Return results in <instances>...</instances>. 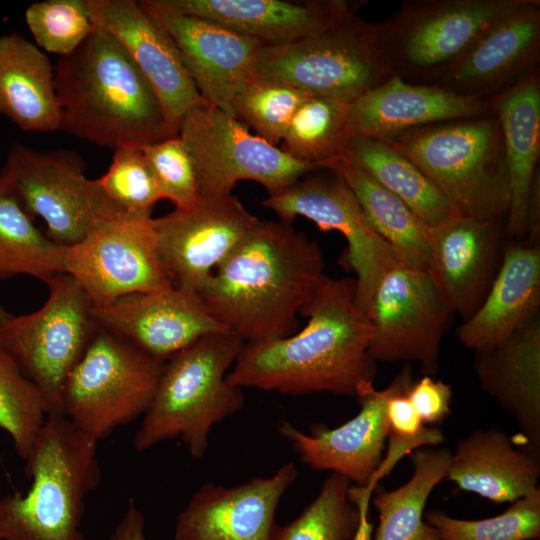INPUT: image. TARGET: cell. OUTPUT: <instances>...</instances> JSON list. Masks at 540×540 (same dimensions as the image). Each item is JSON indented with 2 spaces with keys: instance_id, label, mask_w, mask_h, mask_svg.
Masks as SVG:
<instances>
[{
  "instance_id": "obj_1",
  "label": "cell",
  "mask_w": 540,
  "mask_h": 540,
  "mask_svg": "<svg viewBox=\"0 0 540 540\" xmlns=\"http://www.w3.org/2000/svg\"><path fill=\"white\" fill-rule=\"evenodd\" d=\"M355 278L328 277L302 316L300 331L280 339L245 342L227 381L291 396L318 392L357 397L374 385L377 362L371 328L356 303Z\"/></svg>"
},
{
  "instance_id": "obj_2",
  "label": "cell",
  "mask_w": 540,
  "mask_h": 540,
  "mask_svg": "<svg viewBox=\"0 0 540 540\" xmlns=\"http://www.w3.org/2000/svg\"><path fill=\"white\" fill-rule=\"evenodd\" d=\"M328 277L319 244L280 220H258L197 292L244 342L287 337Z\"/></svg>"
},
{
  "instance_id": "obj_3",
  "label": "cell",
  "mask_w": 540,
  "mask_h": 540,
  "mask_svg": "<svg viewBox=\"0 0 540 540\" xmlns=\"http://www.w3.org/2000/svg\"><path fill=\"white\" fill-rule=\"evenodd\" d=\"M54 74L60 130L113 150L172 138L153 88L108 32L95 27Z\"/></svg>"
},
{
  "instance_id": "obj_4",
  "label": "cell",
  "mask_w": 540,
  "mask_h": 540,
  "mask_svg": "<svg viewBox=\"0 0 540 540\" xmlns=\"http://www.w3.org/2000/svg\"><path fill=\"white\" fill-rule=\"evenodd\" d=\"M97 444L65 417H46L25 460L30 489L0 499V540H85V498L101 481Z\"/></svg>"
},
{
  "instance_id": "obj_5",
  "label": "cell",
  "mask_w": 540,
  "mask_h": 540,
  "mask_svg": "<svg viewBox=\"0 0 540 540\" xmlns=\"http://www.w3.org/2000/svg\"><path fill=\"white\" fill-rule=\"evenodd\" d=\"M244 343L231 332L214 333L166 360L135 434V450L181 438L192 458L205 457L212 427L245 405L243 389L227 381Z\"/></svg>"
},
{
  "instance_id": "obj_6",
  "label": "cell",
  "mask_w": 540,
  "mask_h": 540,
  "mask_svg": "<svg viewBox=\"0 0 540 540\" xmlns=\"http://www.w3.org/2000/svg\"><path fill=\"white\" fill-rule=\"evenodd\" d=\"M387 144L420 169L457 214L505 222L509 176L493 114L412 129Z\"/></svg>"
},
{
  "instance_id": "obj_7",
  "label": "cell",
  "mask_w": 540,
  "mask_h": 540,
  "mask_svg": "<svg viewBox=\"0 0 540 540\" xmlns=\"http://www.w3.org/2000/svg\"><path fill=\"white\" fill-rule=\"evenodd\" d=\"M392 75L380 24L358 15L295 42L262 45L255 65L257 77L347 103Z\"/></svg>"
},
{
  "instance_id": "obj_8",
  "label": "cell",
  "mask_w": 540,
  "mask_h": 540,
  "mask_svg": "<svg viewBox=\"0 0 540 540\" xmlns=\"http://www.w3.org/2000/svg\"><path fill=\"white\" fill-rule=\"evenodd\" d=\"M164 362L97 323L61 395L62 416L94 441L147 411Z\"/></svg>"
},
{
  "instance_id": "obj_9",
  "label": "cell",
  "mask_w": 540,
  "mask_h": 540,
  "mask_svg": "<svg viewBox=\"0 0 540 540\" xmlns=\"http://www.w3.org/2000/svg\"><path fill=\"white\" fill-rule=\"evenodd\" d=\"M522 0H409L379 22L388 62L401 79L437 85L495 21Z\"/></svg>"
},
{
  "instance_id": "obj_10",
  "label": "cell",
  "mask_w": 540,
  "mask_h": 540,
  "mask_svg": "<svg viewBox=\"0 0 540 540\" xmlns=\"http://www.w3.org/2000/svg\"><path fill=\"white\" fill-rule=\"evenodd\" d=\"M38 310L14 316L0 329V347L41 392L47 417L62 416L65 380L86 349L97 322L93 304L64 273L49 285Z\"/></svg>"
},
{
  "instance_id": "obj_11",
  "label": "cell",
  "mask_w": 540,
  "mask_h": 540,
  "mask_svg": "<svg viewBox=\"0 0 540 540\" xmlns=\"http://www.w3.org/2000/svg\"><path fill=\"white\" fill-rule=\"evenodd\" d=\"M178 136L193 160L200 195L231 194L237 182L249 180L274 196L325 169L292 158L204 99L186 113Z\"/></svg>"
},
{
  "instance_id": "obj_12",
  "label": "cell",
  "mask_w": 540,
  "mask_h": 540,
  "mask_svg": "<svg viewBox=\"0 0 540 540\" xmlns=\"http://www.w3.org/2000/svg\"><path fill=\"white\" fill-rule=\"evenodd\" d=\"M0 176L29 215L45 221L49 239L60 246L73 245L98 225L128 212L65 152H39L15 144Z\"/></svg>"
},
{
  "instance_id": "obj_13",
  "label": "cell",
  "mask_w": 540,
  "mask_h": 540,
  "mask_svg": "<svg viewBox=\"0 0 540 540\" xmlns=\"http://www.w3.org/2000/svg\"><path fill=\"white\" fill-rule=\"evenodd\" d=\"M454 315L429 272L399 264L380 279L367 304L369 353L376 362H418L430 376Z\"/></svg>"
},
{
  "instance_id": "obj_14",
  "label": "cell",
  "mask_w": 540,
  "mask_h": 540,
  "mask_svg": "<svg viewBox=\"0 0 540 540\" xmlns=\"http://www.w3.org/2000/svg\"><path fill=\"white\" fill-rule=\"evenodd\" d=\"M63 266L96 308L173 285L159 256L151 211L125 212L63 246Z\"/></svg>"
},
{
  "instance_id": "obj_15",
  "label": "cell",
  "mask_w": 540,
  "mask_h": 540,
  "mask_svg": "<svg viewBox=\"0 0 540 540\" xmlns=\"http://www.w3.org/2000/svg\"><path fill=\"white\" fill-rule=\"evenodd\" d=\"M261 205L282 222L293 224L300 216L323 231H337L345 237V260L356 275V303L364 314L380 279L402 264L371 227L351 190L334 173L302 177L281 193L268 196Z\"/></svg>"
},
{
  "instance_id": "obj_16",
  "label": "cell",
  "mask_w": 540,
  "mask_h": 540,
  "mask_svg": "<svg viewBox=\"0 0 540 540\" xmlns=\"http://www.w3.org/2000/svg\"><path fill=\"white\" fill-rule=\"evenodd\" d=\"M258 220L232 194L199 195L190 208L154 218L159 256L172 284L198 292Z\"/></svg>"
},
{
  "instance_id": "obj_17",
  "label": "cell",
  "mask_w": 540,
  "mask_h": 540,
  "mask_svg": "<svg viewBox=\"0 0 540 540\" xmlns=\"http://www.w3.org/2000/svg\"><path fill=\"white\" fill-rule=\"evenodd\" d=\"M413 383L412 369L405 366L386 388L367 386L357 396L360 411L342 425L330 429L313 424L310 434H306L283 420L277 424V431L310 468L330 470L354 485L366 486L383 459L388 401Z\"/></svg>"
},
{
  "instance_id": "obj_18",
  "label": "cell",
  "mask_w": 540,
  "mask_h": 540,
  "mask_svg": "<svg viewBox=\"0 0 540 540\" xmlns=\"http://www.w3.org/2000/svg\"><path fill=\"white\" fill-rule=\"evenodd\" d=\"M86 3L93 25L120 42L153 88L170 137L178 136L184 116L203 98L170 35L138 1Z\"/></svg>"
},
{
  "instance_id": "obj_19",
  "label": "cell",
  "mask_w": 540,
  "mask_h": 540,
  "mask_svg": "<svg viewBox=\"0 0 540 540\" xmlns=\"http://www.w3.org/2000/svg\"><path fill=\"white\" fill-rule=\"evenodd\" d=\"M292 462L272 476L255 477L233 487L207 482L179 514L175 540H274L280 500L295 482Z\"/></svg>"
},
{
  "instance_id": "obj_20",
  "label": "cell",
  "mask_w": 540,
  "mask_h": 540,
  "mask_svg": "<svg viewBox=\"0 0 540 540\" xmlns=\"http://www.w3.org/2000/svg\"><path fill=\"white\" fill-rule=\"evenodd\" d=\"M147 10L198 17L264 45L321 33L353 16L364 1L349 0H141Z\"/></svg>"
},
{
  "instance_id": "obj_21",
  "label": "cell",
  "mask_w": 540,
  "mask_h": 540,
  "mask_svg": "<svg viewBox=\"0 0 540 540\" xmlns=\"http://www.w3.org/2000/svg\"><path fill=\"white\" fill-rule=\"evenodd\" d=\"M93 315L99 325L162 362L206 335L228 331L196 291L174 285L93 306Z\"/></svg>"
},
{
  "instance_id": "obj_22",
  "label": "cell",
  "mask_w": 540,
  "mask_h": 540,
  "mask_svg": "<svg viewBox=\"0 0 540 540\" xmlns=\"http://www.w3.org/2000/svg\"><path fill=\"white\" fill-rule=\"evenodd\" d=\"M144 10L170 35L201 97L234 116L264 44L198 17Z\"/></svg>"
},
{
  "instance_id": "obj_23",
  "label": "cell",
  "mask_w": 540,
  "mask_h": 540,
  "mask_svg": "<svg viewBox=\"0 0 540 540\" xmlns=\"http://www.w3.org/2000/svg\"><path fill=\"white\" fill-rule=\"evenodd\" d=\"M540 1L522 0L495 21L437 84L486 100L538 68Z\"/></svg>"
},
{
  "instance_id": "obj_24",
  "label": "cell",
  "mask_w": 540,
  "mask_h": 540,
  "mask_svg": "<svg viewBox=\"0 0 540 540\" xmlns=\"http://www.w3.org/2000/svg\"><path fill=\"white\" fill-rule=\"evenodd\" d=\"M430 232V274L464 321L479 308L498 272L504 227L496 221L455 215Z\"/></svg>"
},
{
  "instance_id": "obj_25",
  "label": "cell",
  "mask_w": 540,
  "mask_h": 540,
  "mask_svg": "<svg viewBox=\"0 0 540 540\" xmlns=\"http://www.w3.org/2000/svg\"><path fill=\"white\" fill-rule=\"evenodd\" d=\"M487 100L392 75L349 104L353 135L388 143L427 125L491 115Z\"/></svg>"
},
{
  "instance_id": "obj_26",
  "label": "cell",
  "mask_w": 540,
  "mask_h": 540,
  "mask_svg": "<svg viewBox=\"0 0 540 540\" xmlns=\"http://www.w3.org/2000/svg\"><path fill=\"white\" fill-rule=\"evenodd\" d=\"M540 246L510 243L479 308L457 329L460 343L475 352L490 350L539 315Z\"/></svg>"
},
{
  "instance_id": "obj_27",
  "label": "cell",
  "mask_w": 540,
  "mask_h": 540,
  "mask_svg": "<svg viewBox=\"0 0 540 540\" xmlns=\"http://www.w3.org/2000/svg\"><path fill=\"white\" fill-rule=\"evenodd\" d=\"M498 119L509 176V207L504 235L526 239L527 205L531 185L539 171L540 73L536 68L486 99Z\"/></svg>"
},
{
  "instance_id": "obj_28",
  "label": "cell",
  "mask_w": 540,
  "mask_h": 540,
  "mask_svg": "<svg viewBox=\"0 0 540 540\" xmlns=\"http://www.w3.org/2000/svg\"><path fill=\"white\" fill-rule=\"evenodd\" d=\"M473 366L481 388L515 419L524 448L540 455V315L475 352Z\"/></svg>"
},
{
  "instance_id": "obj_29",
  "label": "cell",
  "mask_w": 540,
  "mask_h": 540,
  "mask_svg": "<svg viewBox=\"0 0 540 540\" xmlns=\"http://www.w3.org/2000/svg\"><path fill=\"white\" fill-rule=\"evenodd\" d=\"M540 455L517 449L497 428L473 431L451 454L445 479L495 503L523 498L538 488Z\"/></svg>"
},
{
  "instance_id": "obj_30",
  "label": "cell",
  "mask_w": 540,
  "mask_h": 540,
  "mask_svg": "<svg viewBox=\"0 0 540 540\" xmlns=\"http://www.w3.org/2000/svg\"><path fill=\"white\" fill-rule=\"evenodd\" d=\"M0 113L24 131L60 130L54 67L39 47L17 33L0 36Z\"/></svg>"
},
{
  "instance_id": "obj_31",
  "label": "cell",
  "mask_w": 540,
  "mask_h": 540,
  "mask_svg": "<svg viewBox=\"0 0 540 540\" xmlns=\"http://www.w3.org/2000/svg\"><path fill=\"white\" fill-rule=\"evenodd\" d=\"M327 169L348 186L371 227L392 247L401 263L430 273V227L345 152L331 160Z\"/></svg>"
},
{
  "instance_id": "obj_32",
  "label": "cell",
  "mask_w": 540,
  "mask_h": 540,
  "mask_svg": "<svg viewBox=\"0 0 540 540\" xmlns=\"http://www.w3.org/2000/svg\"><path fill=\"white\" fill-rule=\"evenodd\" d=\"M447 448H419L411 453L412 477L392 490H378L372 499L379 514L374 540H440L424 520L433 489L446 477L451 456Z\"/></svg>"
},
{
  "instance_id": "obj_33",
  "label": "cell",
  "mask_w": 540,
  "mask_h": 540,
  "mask_svg": "<svg viewBox=\"0 0 540 540\" xmlns=\"http://www.w3.org/2000/svg\"><path fill=\"white\" fill-rule=\"evenodd\" d=\"M343 152L401 199L428 227H437L459 215L442 191L389 144L353 135Z\"/></svg>"
},
{
  "instance_id": "obj_34",
  "label": "cell",
  "mask_w": 540,
  "mask_h": 540,
  "mask_svg": "<svg viewBox=\"0 0 540 540\" xmlns=\"http://www.w3.org/2000/svg\"><path fill=\"white\" fill-rule=\"evenodd\" d=\"M64 273L63 246L39 231L0 176V279L23 274L48 286Z\"/></svg>"
},
{
  "instance_id": "obj_35",
  "label": "cell",
  "mask_w": 540,
  "mask_h": 540,
  "mask_svg": "<svg viewBox=\"0 0 540 540\" xmlns=\"http://www.w3.org/2000/svg\"><path fill=\"white\" fill-rule=\"evenodd\" d=\"M349 104L327 97H308L295 112L280 149L296 160L327 169L353 136Z\"/></svg>"
},
{
  "instance_id": "obj_36",
  "label": "cell",
  "mask_w": 540,
  "mask_h": 540,
  "mask_svg": "<svg viewBox=\"0 0 540 540\" xmlns=\"http://www.w3.org/2000/svg\"><path fill=\"white\" fill-rule=\"evenodd\" d=\"M350 485L345 476L332 472L301 514L277 527L274 540H351L359 524V512L349 500Z\"/></svg>"
},
{
  "instance_id": "obj_37",
  "label": "cell",
  "mask_w": 540,
  "mask_h": 540,
  "mask_svg": "<svg viewBox=\"0 0 540 540\" xmlns=\"http://www.w3.org/2000/svg\"><path fill=\"white\" fill-rule=\"evenodd\" d=\"M424 519L440 540H536L540 538V488L494 517L465 520L433 510Z\"/></svg>"
},
{
  "instance_id": "obj_38",
  "label": "cell",
  "mask_w": 540,
  "mask_h": 540,
  "mask_svg": "<svg viewBox=\"0 0 540 540\" xmlns=\"http://www.w3.org/2000/svg\"><path fill=\"white\" fill-rule=\"evenodd\" d=\"M46 417L41 392L0 347V428L22 459L28 457Z\"/></svg>"
},
{
  "instance_id": "obj_39",
  "label": "cell",
  "mask_w": 540,
  "mask_h": 540,
  "mask_svg": "<svg viewBox=\"0 0 540 540\" xmlns=\"http://www.w3.org/2000/svg\"><path fill=\"white\" fill-rule=\"evenodd\" d=\"M310 96L286 83L254 75L235 104L234 116L254 134L277 146L295 112Z\"/></svg>"
},
{
  "instance_id": "obj_40",
  "label": "cell",
  "mask_w": 540,
  "mask_h": 540,
  "mask_svg": "<svg viewBox=\"0 0 540 540\" xmlns=\"http://www.w3.org/2000/svg\"><path fill=\"white\" fill-rule=\"evenodd\" d=\"M26 24L37 45L60 57L78 48L95 29L86 0H46L31 4Z\"/></svg>"
},
{
  "instance_id": "obj_41",
  "label": "cell",
  "mask_w": 540,
  "mask_h": 540,
  "mask_svg": "<svg viewBox=\"0 0 540 540\" xmlns=\"http://www.w3.org/2000/svg\"><path fill=\"white\" fill-rule=\"evenodd\" d=\"M98 182L107 197L128 212L152 211L162 199L142 147L114 149L112 162Z\"/></svg>"
},
{
  "instance_id": "obj_42",
  "label": "cell",
  "mask_w": 540,
  "mask_h": 540,
  "mask_svg": "<svg viewBox=\"0 0 540 540\" xmlns=\"http://www.w3.org/2000/svg\"><path fill=\"white\" fill-rule=\"evenodd\" d=\"M410 388L397 392L388 401L386 456L367 484L372 489L391 473L404 456L424 446H437L445 441L438 427H427L421 421L407 397Z\"/></svg>"
},
{
  "instance_id": "obj_43",
  "label": "cell",
  "mask_w": 540,
  "mask_h": 540,
  "mask_svg": "<svg viewBox=\"0 0 540 540\" xmlns=\"http://www.w3.org/2000/svg\"><path fill=\"white\" fill-rule=\"evenodd\" d=\"M153 172L162 199L176 209H188L199 197L195 167L191 155L179 136L142 147Z\"/></svg>"
},
{
  "instance_id": "obj_44",
  "label": "cell",
  "mask_w": 540,
  "mask_h": 540,
  "mask_svg": "<svg viewBox=\"0 0 540 540\" xmlns=\"http://www.w3.org/2000/svg\"><path fill=\"white\" fill-rule=\"evenodd\" d=\"M407 397L425 425L441 424L451 413V386L429 375L414 382Z\"/></svg>"
},
{
  "instance_id": "obj_45",
  "label": "cell",
  "mask_w": 540,
  "mask_h": 540,
  "mask_svg": "<svg viewBox=\"0 0 540 540\" xmlns=\"http://www.w3.org/2000/svg\"><path fill=\"white\" fill-rule=\"evenodd\" d=\"M374 490L367 486L350 485L349 500L359 512V524L351 540H371L373 524L369 518V504Z\"/></svg>"
},
{
  "instance_id": "obj_46",
  "label": "cell",
  "mask_w": 540,
  "mask_h": 540,
  "mask_svg": "<svg viewBox=\"0 0 540 540\" xmlns=\"http://www.w3.org/2000/svg\"><path fill=\"white\" fill-rule=\"evenodd\" d=\"M109 540H151L145 535L143 513L131 502Z\"/></svg>"
},
{
  "instance_id": "obj_47",
  "label": "cell",
  "mask_w": 540,
  "mask_h": 540,
  "mask_svg": "<svg viewBox=\"0 0 540 540\" xmlns=\"http://www.w3.org/2000/svg\"><path fill=\"white\" fill-rule=\"evenodd\" d=\"M526 240L530 244H539L540 237V173H536L530 190L527 213Z\"/></svg>"
},
{
  "instance_id": "obj_48",
  "label": "cell",
  "mask_w": 540,
  "mask_h": 540,
  "mask_svg": "<svg viewBox=\"0 0 540 540\" xmlns=\"http://www.w3.org/2000/svg\"><path fill=\"white\" fill-rule=\"evenodd\" d=\"M13 317L12 314L7 312L1 305H0V329L3 327L11 318Z\"/></svg>"
},
{
  "instance_id": "obj_49",
  "label": "cell",
  "mask_w": 540,
  "mask_h": 540,
  "mask_svg": "<svg viewBox=\"0 0 540 540\" xmlns=\"http://www.w3.org/2000/svg\"><path fill=\"white\" fill-rule=\"evenodd\" d=\"M536 540H540V538H539V539H536Z\"/></svg>"
}]
</instances>
